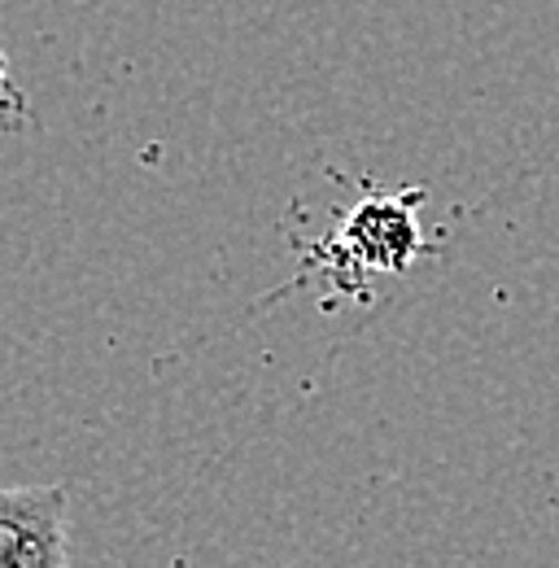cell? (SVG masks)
<instances>
[{
	"instance_id": "3",
	"label": "cell",
	"mask_w": 559,
	"mask_h": 568,
	"mask_svg": "<svg viewBox=\"0 0 559 568\" xmlns=\"http://www.w3.org/2000/svg\"><path fill=\"white\" fill-rule=\"evenodd\" d=\"M9 110H22V101H18V92H13V79H9V62H4V53H0V119H4Z\"/></svg>"
},
{
	"instance_id": "2",
	"label": "cell",
	"mask_w": 559,
	"mask_h": 568,
	"mask_svg": "<svg viewBox=\"0 0 559 568\" xmlns=\"http://www.w3.org/2000/svg\"><path fill=\"white\" fill-rule=\"evenodd\" d=\"M0 568H70L67 486H0Z\"/></svg>"
},
{
	"instance_id": "1",
	"label": "cell",
	"mask_w": 559,
	"mask_h": 568,
	"mask_svg": "<svg viewBox=\"0 0 559 568\" xmlns=\"http://www.w3.org/2000/svg\"><path fill=\"white\" fill-rule=\"evenodd\" d=\"M424 189H367L346 211L333 241L319 245V267L342 293L363 297L372 276H403L424 254V227H419Z\"/></svg>"
}]
</instances>
